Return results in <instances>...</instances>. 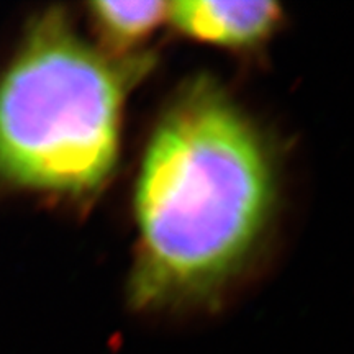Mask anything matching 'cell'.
I'll return each instance as SVG.
<instances>
[{"label": "cell", "mask_w": 354, "mask_h": 354, "mask_svg": "<svg viewBox=\"0 0 354 354\" xmlns=\"http://www.w3.org/2000/svg\"><path fill=\"white\" fill-rule=\"evenodd\" d=\"M281 10L274 2H212L190 0L169 3V19L189 37L223 46H250L268 37Z\"/></svg>", "instance_id": "obj_3"}, {"label": "cell", "mask_w": 354, "mask_h": 354, "mask_svg": "<svg viewBox=\"0 0 354 354\" xmlns=\"http://www.w3.org/2000/svg\"><path fill=\"white\" fill-rule=\"evenodd\" d=\"M138 68L97 53L63 12L43 13L0 77V179L71 196L99 189Z\"/></svg>", "instance_id": "obj_2"}, {"label": "cell", "mask_w": 354, "mask_h": 354, "mask_svg": "<svg viewBox=\"0 0 354 354\" xmlns=\"http://www.w3.org/2000/svg\"><path fill=\"white\" fill-rule=\"evenodd\" d=\"M91 12L105 38L117 46H130L148 37L166 17L167 2H94Z\"/></svg>", "instance_id": "obj_4"}, {"label": "cell", "mask_w": 354, "mask_h": 354, "mask_svg": "<svg viewBox=\"0 0 354 354\" xmlns=\"http://www.w3.org/2000/svg\"><path fill=\"white\" fill-rule=\"evenodd\" d=\"M272 201L259 131L210 79L189 84L158 123L136 185L133 302L209 297L253 251Z\"/></svg>", "instance_id": "obj_1"}]
</instances>
